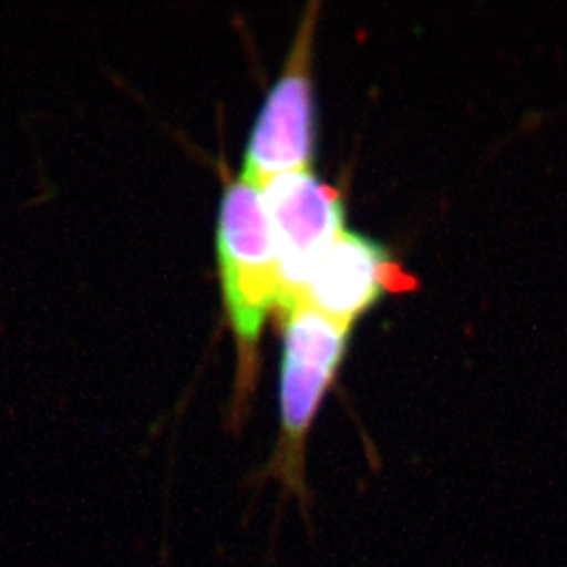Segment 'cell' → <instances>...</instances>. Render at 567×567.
Masks as SVG:
<instances>
[{
	"label": "cell",
	"instance_id": "obj_3",
	"mask_svg": "<svg viewBox=\"0 0 567 567\" xmlns=\"http://www.w3.org/2000/svg\"><path fill=\"white\" fill-rule=\"evenodd\" d=\"M318 4H309L286 58L280 79L269 91L244 154L243 177L264 183L269 177L311 168L316 154L313 39Z\"/></svg>",
	"mask_w": 567,
	"mask_h": 567
},
{
	"label": "cell",
	"instance_id": "obj_2",
	"mask_svg": "<svg viewBox=\"0 0 567 567\" xmlns=\"http://www.w3.org/2000/svg\"><path fill=\"white\" fill-rule=\"evenodd\" d=\"M217 261L225 313L238 343V408L250 393L257 349L269 311L280 305L282 284L261 189L236 179L225 187L217 219Z\"/></svg>",
	"mask_w": 567,
	"mask_h": 567
},
{
	"label": "cell",
	"instance_id": "obj_4",
	"mask_svg": "<svg viewBox=\"0 0 567 567\" xmlns=\"http://www.w3.org/2000/svg\"><path fill=\"white\" fill-rule=\"evenodd\" d=\"M274 234L282 295L280 316L299 305L326 250L344 231L341 192L320 182L311 168L257 183Z\"/></svg>",
	"mask_w": 567,
	"mask_h": 567
},
{
	"label": "cell",
	"instance_id": "obj_1",
	"mask_svg": "<svg viewBox=\"0 0 567 567\" xmlns=\"http://www.w3.org/2000/svg\"><path fill=\"white\" fill-rule=\"evenodd\" d=\"M280 318L284 320L280 435L269 463L259 473L257 487L267 480L280 482L282 505L295 498L305 526L311 532L313 498L305 471L307 437L326 391L343 362L353 326L341 324L301 303L290 307Z\"/></svg>",
	"mask_w": 567,
	"mask_h": 567
},
{
	"label": "cell",
	"instance_id": "obj_5",
	"mask_svg": "<svg viewBox=\"0 0 567 567\" xmlns=\"http://www.w3.org/2000/svg\"><path fill=\"white\" fill-rule=\"evenodd\" d=\"M408 288H414V280L391 259L383 244L344 229L316 265L299 303L353 326L385 295Z\"/></svg>",
	"mask_w": 567,
	"mask_h": 567
}]
</instances>
